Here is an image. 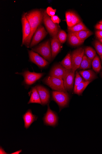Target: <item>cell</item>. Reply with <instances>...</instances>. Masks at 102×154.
Here are the masks:
<instances>
[{"instance_id": "cell-13", "label": "cell", "mask_w": 102, "mask_h": 154, "mask_svg": "<svg viewBox=\"0 0 102 154\" xmlns=\"http://www.w3.org/2000/svg\"><path fill=\"white\" fill-rule=\"evenodd\" d=\"M35 88L39 95L41 105L47 104L50 100V94L48 90L45 87L40 85H37Z\"/></svg>"}, {"instance_id": "cell-31", "label": "cell", "mask_w": 102, "mask_h": 154, "mask_svg": "<svg viewBox=\"0 0 102 154\" xmlns=\"http://www.w3.org/2000/svg\"><path fill=\"white\" fill-rule=\"evenodd\" d=\"M66 17L68 27H71V11H68L66 13Z\"/></svg>"}, {"instance_id": "cell-20", "label": "cell", "mask_w": 102, "mask_h": 154, "mask_svg": "<svg viewBox=\"0 0 102 154\" xmlns=\"http://www.w3.org/2000/svg\"><path fill=\"white\" fill-rule=\"evenodd\" d=\"M89 30L82 21L80 23L71 27H68V32H75L80 31Z\"/></svg>"}, {"instance_id": "cell-26", "label": "cell", "mask_w": 102, "mask_h": 154, "mask_svg": "<svg viewBox=\"0 0 102 154\" xmlns=\"http://www.w3.org/2000/svg\"><path fill=\"white\" fill-rule=\"evenodd\" d=\"M84 54L87 57L92 60L96 55V51L90 47H87L85 49Z\"/></svg>"}, {"instance_id": "cell-34", "label": "cell", "mask_w": 102, "mask_h": 154, "mask_svg": "<svg viewBox=\"0 0 102 154\" xmlns=\"http://www.w3.org/2000/svg\"><path fill=\"white\" fill-rule=\"evenodd\" d=\"M95 35L98 39L102 38V31H97L95 32Z\"/></svg>"}, {"instance_id": "cell-6", "label": "cell", "mask_w": 102, "mask_h": 154, "mask_svg": "<svg viewBox=\"0 0 102 154\" xmlns=\"http://www.w3.org/2000/svg\"><path fill=\"white\" fill-rule=\"evenodd\" d=\"M15 74L22 75L24 78V83L28 86L33 85L41 78L45 74L43 73L31 72L27 70L22 72H16Z\"/></svg>"}, {"instance_id": "cell-23", "label": "cell", "mask_w": 102, "mask_h": 154, "mask_svg": "<svg viewBox=\"0 0 102 154\" xmlns=\"http://www.w3.org/2000/svg\"><path fill=\"white\" fill-rule=\"evenodd\" d=\"M91 82L85 81L80 83L77 87L74 93L79 95H82L84 90Z\"/></svg>"}, {"instance_id": "cell-10", "label": "cell", "mask_w": 102, "mask_h": 154, "mask_svg": "<svg viewBox=\"0 0 102 154\" xmlns=\"http://www.w3.org/2000/svg\"><path fill=\"white\" fill-rule=\"evenodd\" d=\"M70 70L66 69L60 64H56L51 68L49 76L63 80Z\"/></svg>"}, {"instance_id": "cell-4", "label": "cell", "mask_w": 102, "mask_h": 154, "mask_svg": "<svg viewBox=\"0 0 102 154\" xmlns=\"http://www.w3.org/2000/svg\"><path fill=\"white\" fill-rule=\"evenodd\" d=\"M52 97L53 100L59 105L60 111L68 106L69 96L67 92L53 91Z\"/></svg>"}, {"instance_id": "cell-29", "label": "cell", "mask_w": 102, "mask_h": 154, "mask_svg": "<svg viewBox=\"0 0 102 154\" xmlns=\"http://www.w3.org/2000/svg\"><path fill=\"white\" fill-rule=\"evenodd\" d=\"M85 81L80 75V74L77 72H76V77L74 87V92L75 91L77 86L81 82Z\"/></svg>"}, {"instance_id": "cell-14", "label": "cell", "mask_w": 102, "mask_h": 154, "mask_svg": "<svg viewBox=\"0 0 102 154\" xmlns=\"http://www.w3.org/2000/svg\"><path fill=\"white\" fill-rule=\"evenodd\" d=\"M75 72L70 70L64 77L63 80L65 88L67 91H71L74 88Z\"/></svg>"}, {"instance_id": "cell-35", "label": "cell", "mask_w": 102, "mask_h": 154, "mask_svg": "<svg viewBox=\"0 0 102 154\" xmlns=\"http://www.w3.org/2000/svg\"><path fill=\"white\" fill-rule=\"evenodd\" d=\"M95 29L98 30L102 31V24L98 23L95 26Z\"/></svg>"}, {"instance_id": "cell-2", "label": "cell", "mask_w": 102, "mask_h": 154, "mask_svg": "<svg viewBox=\"0 0 102 154\" xmlns=\"http://www.w3.org/2000/svg\"><path fill=\"white\" fill-rule=\"evenodd\" d=\"M32 50L39 54L48 61L50 62L53 60L51 46L49 40H48L32 48Z\"/></svg>"}, {"instance_id": "cell-21", "label": "cell", "mask_w": 102, "mask_h": 154, "mask_svg": "<svg viewBox=\"0 0 102 154\" xmlns=\"http://www.w3.org/2000/svg\"><path fill=\"white\" fill-rule=\"evenodd\" d=\"M73 33L81 40L84 41L86 39L93 34L91 31L83 30Z\"/></svg>"}, {"instance_id": "cell-36", "label": "cell", "mask_w": 102, "mask_h": 154, "mask_svg": "<svg viewBox=\"0 0 102 154\" xmlns=\"http://www.w3.org/2000/svg\"><path fill=\"white\" fill-rule=\"evenodd\" d=\"M0 154H8L1 147V148H0Z\"/></svg>"}, {"instance_id": "cell-11", "label": "cell", "mask_w": 102, "mask_h": 154, "mask_svg": "<svg viewBox=\"0 0 102 154\" xmlns=\"http://www.w3.org/2000/svg\"><path fill=\"white\" fill-rule=\"evenodd\" d=\"M43 120L45 124L52 127H55L57 124V116L55 112L51 109L49 105H48V110Z\"/></svg>"}, {"instance_id": "cell-1", "label": "cell", "mask_w": 102, "mask_h": 154, "mask_svg": "<svg viewBox=\"0 0 102 154\" xmlns=\"http://www.w3.org/2000/svg\"><path fill=\"white\" fill-rule=\"evenodd\" d=\"M43 12L42 9H35L26 13V17L30 23L31 29V33L24 45L27 48L30 46L34 35L43 21Z\"/></svg>"}, {"instance_id": "cell-28", "label": "cell", "mask_w": 102, "mask_h": 154, "mask_svg": "<svg viewBox=\"0 0 102 154\" xmlns=\"http://www.w3.org/2000/svg\"><path fill=\"white\" fill-rule=\"evenodd\" d=\"M71 27L82 22L80 18L76 13L73 11H71Z\"/></svg>"}, {"instance_id": "cell-32", "label": "cell", "mask_w": 102, "mask_h": 154, "mask_svg": "<svg viewBox=\"0 0 102 154\" xmlns=\"http://www.w3.org/2000/svg\"><path fill=\"white\" fill-rule=\"evenodd\" d=\"M46 11L48 15L51 17L55 15L56 9H54L51 7H49L47 8Z\"/></svg>"}, {"instance_id": "cell-27", "label": "cell", "mask_w": 102, "mask_h": 154, "mask_svg": "<svg viewBox=\"0 0 102 154\" xmlns=\"http://www.w3.org/2000/svg\"><path fill=\"white\" fill-rule=\"evenodd\" d=\"M57 37L60 43L63 44L66 41L67 35L65 31L63 30H60L58 33Z\"/></svg>"}, {"instance_id": "cell-39", "label": "cell", "mask_w": 102, "mask_h": 154, "mask_svg": "<svg viewBox=\"0 0 102 154\" xmlns=\"http://www.w3.org/2000/svg\"><path fill=\"white\" fill-rule=\"evenodd\" d=\"M100 57L101 58V60L102 62V55H100Z\"/></svg>"}, {"instance_id": "cell-40", "label": "cell", "mask_w": 102, "mask_h": 154, "mask_svg": "<svg viewBox=\"0 0 102 154\" xmlns=\"http://www.w3.org/2000/svg\"><path fill=\"white\" fill-rule=\"evenodd\" d=\"M99 23L102 24V20H101L99 22Z\"/></svg>"}, {"instance_id": "cell-3", "label": "cell", "mask_w": 102, "mask_h": 154, "mask_svg": "<svg viewBox=\"0 0 102 154\" xmlns=\"http://www.w3.org/2000/svg\"><path fill=\"white\" fill-rule=\"evenodd\" d=\"M42 82L54 90L67 92L63 80L49 76L44 79Z\"/></svg>"}, {"instance_id": "cell-7", "label": "cell", "mask_w": 102, "mask_h": 154, "mask_svg": "<svg viewBox=\"0 0 102 154\" xmlns=\"http://www.w3.org/2000/svg\"><path fill=\"white\" fill-rule=\"evenodd\" d=\"M85 49L83 48H77L71 54V69L74 72L80 68L84 54Z\"/></svg>"}, {"instance_id": "cell-19", "label": "cell", "mask_w": 102, "mask_h": 154, "mask_svg": "<svg viewBox=\"0 0 102 154\" xmlns=\"http://www.w3.org/2000/svg\"><path fill=\"white\" fill-rule=\"evenodd\" d=\"M31 96L30 100L28 104L32 103H36L41 105L39 95L35 87L32 88Z\"/></svg>"}, {"instance_id": "cell-12", "label": "cell", "mask_w": 102, "mask_h": 154, "mask_svg": "<svg viewBox=\"0 0 102 154\" xmlns=\"http://www.w3.org/2000/svg\"><path fill=\"white\" fill-rule=\"evenodd\" d=\"M26 13H24L23 14L22 18L23 34L22 46L24 45L25 42L30 35L31 31L30 23L26 17Z\"/></svg>"}, {"instance_id": "cell-15", "label": "cell", "mask_w": 102, "mask_h": 154, "mask_svg": "<svg viewBox=\"0 0 102 154\" xmlns=\"http://www.w3.org/2000/svg\"><path fill=\"white\" fill-rule=\"evenodd\" d=\"M24 127L26 129L30 127L32 124L37 120V117L33 114L31 109L28 110L23 116Z\"/></svg>"}, {"instance_id": "cell-5", "label": "cell", "mask_w": 102, "mask_h": 154, "mask_svg": "<svg viewBox=\"0 0 102 154\" xmlns=\"http://www.w3.org/2000/svg\"><path fill=\"white\" fill-rule=\"evenodd\" d=\"M43 22L48 32L52 38L57 37L60 30L57 24L53 22L51 18L48 15L46 10L43 12Z\"/></svg>"}, {"instance_id": "cell-33", "label": "cell", "mask_w": 102, "mask_h": 154, "mask_svg": "<svg viewBox=\"0 0 102 154\" xmlns=\"http://www.w3.org/2000/svg\"><path fill=\"white\" fill-rule=\"evenodd\" d=\"M51 19L53 22L55 23L59 24L61 21L59 17L56 15L51 17Z\"/></svg>"}, {"instance_id": "cell-38", "label": "cell", "mask_w": 102, "mask_h": 154, "mask_svg": "<svg viewBox=\"0 0 102 154\" xmlns=\"http://www.w3.org/2000/svg\"><path fill=\"white\" fill-rule=\"evenodd\" d=\"M99 41L102 44V38L99 39Z\"/></svg>"}, {"instance_id": "cell-24", "label": "cell", "mask_w": 102, "mask_h": 154, "mask_svg": "<svg viewBox=\"0 0 102 154\" xmlns=\"http://www.w3.org/2000/svg\"><path fill=\"white\" fill-rule=\"evenodd\" d=\"M60 64L67 69H71V53L68 54L64 59L60 62Z\"/></svg>"}, {"instance_id": "cell-17", "label": "cell", "mask_w": 102, "mask_h": 154, "mask_svg": "<svg viewBox=\"0 0 102 154\" xmlns=\"http://www.w3.org/2000/svg\"><path fill=\"white\" fill-rule=\"evenodd\" d=\"M68 43L72 46H78L82 44L84 41L80 40L78 37L72 32H68Z\"/></svg>"}, {"instance_id": "cell-16", "label": "cell", "mask_w": 102, "mask_h": 154, "mask_svg": "<svg viewBox=\"0 0 102 154\" xmlns=\"http://www.w3.org/2000/svg\"><path fill=\"white\" fill-rule=\"evenodd\" d=\"M57 36L53 38L51 40V46L52 52V58L53 60L60 51L62 45Z\"/></svg>"}, {"instance_id": "cell-25", "label": "cell", "mask_w": 102, "mask_h": 154, "mask_svg": "<svg viewBox=\"0 0 102 154\" xmlns=\"http://www.w3.org/2000/svg\"><path fill=\"white\" fill-rule=\"evenodd\" d=\"M92 65L95 72L99 73L100 72L101 67V63L99 58L97 55L92 61Z\"/></svg>"}, {"instance_id": "cell-9", "label": "cell", "mask_w": 102, "mask_h": 154, "mask_svg": "<svg viewBox=\"0 0 102 154\" xmlns=\"http://www.w3.org/2000/svg\"><path fill=\"white\" fill-rule=\"evenodd\" d=\"M48 34L44 27L40 24L37 28L34 35L31 44L29 48H31L38 44Z\"/></svg>"}, {"instance_id": "cell-41", "label": "cell", "mask_w": 102, "mask_h": 154, "mask_svg": "<svg viewBox=\"0 0 102 154\" xmlns=\"http://www.w3.org/2000/svg\"></svg>"}, {"instance_id": "cell-22", "label": "cell", "mask_w": 102, "mask_h": 154, "mask_svg": "<svg viewBox=\"0 0 102 154\" xmlns=\"http://www.w3.org/2000/svg\"><path fill=\"white\" fill-rule=\"evenodd\" d=\"M92 60L87 57L86 55H84L79 68L83 70L90 68L92 65Z\"/></svg>"}, {"instance_id": "cell-8", "label": "cell", "mask_w": 102, "mask_h": 154, "mask_svg": "<svg viewBox=\"0 0 102 154\" xmlns=\"http://www.w3.org/2000/svg\"><path fill=\"white\" fill-rule=\"evenodd\" d=\"M28 52L29 60L31 62L37 65L39 67L45 68L49 64V62L47 60L32 50H28Z\"/></svg>"}, {"instance_id": "cell-37", "label": "cell", "mask_w": 102, "mask_h": 154, "mask_svg": "<svg viewBox=\"0 0 102 154\" xmlns=\"http://www.w3.org/2000/svg\"><path fill=\"white\" fill-rule=\"evenodd\" d=\"M22 151V150H21L17 151H16L15 152L12 153V154H19Z\"/></svg>"}, {"instance_id": "cell-18", "label": "cell", "mask_w": 102, "mask_h": 154, "mask_svg": "<svg viewBox=\"0 0 102 154\" xmlns=\"http://www.w3.org/2000/svg\"><path fill=\"white\" fill-rule=\"evenodd\" d=\"M79 73L85 81L92 82L97 78L96 74L92 70L80 71Z\"/></svg>"}, {"instance_id": "cell-30", "label": "cell", "mask_w": 102, "mask_h": 154, "mask_svg": "<svg viewBox=\"0 0 102 154\" xmlns=\"http://www.w3.org/2000/svg\"><path fill=\"white\" fill-rule=\"evenodd\" d=\"M94 46L95 49L98 53L100 55H102V44L98 40L95 41Z\"/></svg>"}]
</instances>
